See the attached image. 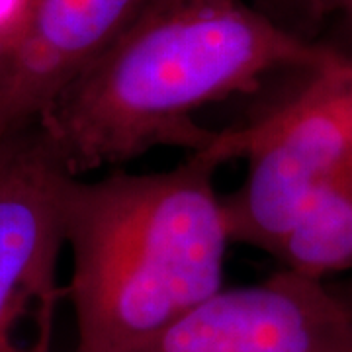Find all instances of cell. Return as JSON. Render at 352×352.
I'll list each match as a JSON object with an SVG mask.
<instances>
[{
	"label": "cell",
	"mask_w": 352,
	"mask_h": 352,
	"mask_svg": "<svg viewBox=\"0 0 352 352\" xmlns=\"http://www.w3.org/2000/svg\"><path fill=\"white\" fill-rule=\"evenodd\" d=\"M340 55L247 0H145L36 124L76 178L159 147L192 155L219 133L198 124L201 110Z\"/></svg>",
	"instance_id": "cell-1"
},
{
	"label": "cell",
	"mask_w": 352,
	"mask_h": 352,
	"mask_svg": "<svg viewBox=\"0 0 352 352\" xmlns=\"http://www.w3.org/2000/svg\"><path fill=\"white\" fill-rule=\"evenodd\" d=\"M219 166L200 151L159 173L69 176L65 298L75 352H138L223 288L231 239L215 188Z\"/></svg>",
	"instance_id": "cell-2"
},
{
	"label": "cell",
	"mask_w": 352,
	"mask_h": 352,
	"mask_svg": "<svg viewBox=\"0 0 352 352\" xmlns=\"http://www.w3.org/2000/svg\"><path fill=\"white\" fill-rule=\"evenodd\" d=\"M339 59L307 73L298 92L258 122L219 131L204 151L219 164H249L239 188L223 196L231 243L274 254L315 192L352 153L351 118L333 76Z\"/></svg>",
	"instance_id": "cell-3"
},
{
	"label": "cell",
	"mask_w": 352,
	"mask_h": 352,
	"mask_svg": "<svg viewBox=\"0 0 352 352\" xmlns=\"http://www.w3.org/2000/svg\"><path fill=\"white\" fill-rule=\"evenodd\" d=\"M69 176L38 124L0 143V352H53Z\"/></svg>",
	"instance_id": "cell-4"
},
{
	"label": "cell",
	"mask_w": 352,
	"mask_h": 352,
	"mask_svg": "<svg viewBox=\"0 0 352 352\" xmlns=\"http://www.w3.org/2000/svg\"><path fill=\"white\" fill-rule=\"evenodd\" d=\"M138 352H352V319L329 282L280 268L223 286Z\"/></svg>",
	"instance_id": "cell-5"
},
{
	"label": "cell",
	"mask_w": 352,
	"mask_h": 352,
	"mask_svg": "<svg viewBox=\"0 0 352 352\" xmlns=\"http://www.w3.org/2000/svg\"><path fill=\"white\" fill-rule=\"evenodd\" d=\"M145 0H28L0 47V143L39 116L122 34Z\"/></svg>",
	"instance_id": "cell-6"
},
{
	"label": "cell",
	"mask_w": 352,
	"mask_h": 352,
	"mask_svg": "<svg viewBox=\"0 0 352 352\" xmlns=\"http://www.w3.org/2000/svg\"><path fill=\"white\" fill-rule=\"evenodd\" d=\"M272 256L280 268L323 282L352 272V153L315 192Z\"/></svg>",
	"instance_id": "cell-7"
},
{
	"label": "cell",
	"mask_w": 352,
	"mask_h": 352,
	"mask_svg": "<svg viewBox=\"0 0 352 352\" xmlns=\"http://www.w3.org/2000/svg\"><path fill=\"white\" fill-rule=\"evenodd\" d=\"M309 18L317 22L335 20L352 38V0H321Z\"/></svg>",
	"instance_id": "cell-8"
},
{
	"label": "cell",
	"mask_w": 352,
	"mask_h": 352,
	"mask_svg": "<svg viewBox=\"0 0 352 352\" xmlns=\"http://www.w3.org/2000/svg\"><path fill=\"white\" fill-rule=\"evenodd\" d=\"M28 0H0V47L12 38L22 22Z\"/></svg>",
	"instance_id": "cell-9"
},
{
	"label": "cell",
	"mask_w": 352,
	"mask_h": 352,
	"mask_svg": "<svg viewBox=\"0 0 352 352\" xmlns=\"http://www.w3.org/2000/svg\"><path fill=\"white\" fill-rule=\"evenodd\" d=\"M333 76H335L344 110L349 113L352 124V57L342 55L339 61L333 65Z\"/></svg>",
	"instance_id": "cell-10"
},
{
	"label": "cell",
	"mask_w": 352,
	"mask_h": 352,
	"mask_svg": "<svg viewBox=\"0 0 352 352\" xmlns=\"http://www.w3.org/2000/svg\"><path fill=\"white\" fill-rule=\"evenodd\" d=\"M327 282L333 289V294L339 298V302L342 303V307L346 309V314L351 315L352 319V272L335 278V280H327Z\"/></svg>",
	"instance_id": "cell-11"
},
{
	"label": "cell",
	"mask_w": 352,
	"mask_h": 352,
	"mask_svg": "<svg viewBox=\"0 0 352 352\" xmlns=\"http://www.w3.org/2000/svg\"><path fill=\"white\" fill-rule=\"evenodd\" d=\"M286 2H288V4H294V6H298V8L303 12V16H305V18H309L311 12L315 10V6H317L321 0H286Z\"/></svg>",
	"instance_id": "cell-12"
}]
</instances>
